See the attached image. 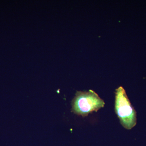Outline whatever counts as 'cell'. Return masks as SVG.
Wrapping results in <instances>:
<instances>
[{"label": "cell", "instance_id": "cell-1", "mask_svg": "<svg viewBox=\"0 0 146 146\" xmlns=\"http://www.w3.org/2000/svg\"><path fill=\"white\" fill-rule=\"evenodd\" d=\"M104 102L94 91H77L72 101V111L82 117L88 116L104 107Z\"/></svg>", "mask_w": 146, "mask_h": 146}, {"label": "cell", "instance_id": "cell-2", "mask_svg": "<svg viewBox=\"0 0 146 146\" xmlns=\"http://www.w3.org/2000/svg\"><path fill=\"white\" fill-rule=\"evenodd\" d=\"M115 111L120 123L125 128L130 129L136 125L137 118L136 111L122 86L116 89Z\"/></svg>", "mask_w": 146, "mask_h": 146}]
</instances>
